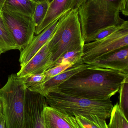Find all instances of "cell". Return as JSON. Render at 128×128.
Here are the masks:
<instances>
[{"instance_id":"obj_1","label":"cell","mask_w":128,"mask_h":128,"mask_svg":"<svg viewBox=\"0 0 128 128\" xmlns=\"http://www.w3.org/2000/svg\"><path fill=\"white\" fill-rule=\"evenodd\" d=\"M128 74L106 68H87L72 76L57 89L75 97L107 100L119 91Z\"/></svg>"},{"instance_id":"obj_2","label":"cell","mask_w":128,"mask_h":128,"mask_svg":"<svg viewBox=\"0 0 128 128\" xmlns=\"http://www.w3.org/2000/svg\"><path fill=\"white\" fill-rule=\"evenodd\" d=\"M122 0H87L78 9L84 42L108 27L119 26L124 20L120 16Z\"/></svg>"},{"instance_id":"obj_3","label":"cell","mask_w":128,"mask_h":128,"mask_svg":"<svg viewBox=\"0 0 128 128\" xmlns=\"http://www.w3.org/2000/svg\"><path fill=\"white\" fill-rule=\"evenodd\" d=\"M84 44L78 10H70L59 18L54 34L47 42L52 62L51 68L64 54L82 47Z\"/></svg>"},{"instance_id":"obj_4","label":"cell","mask_w":128,"mask_h":128,"mask_svg":"<svg viewBox=\"0 0 128 128\" xmlns=\"http://www.w3.org/2000/svg\"><path fill=\"white\" fill-rule=\"evenodd\" d=\"M48 106L71 116L94 115L106 120L113 105L110 99L92 100L67 94L55 89L46 96Z\"/></svg>"},{"instance_id":"obj_5","label":"cell","mask_w":128,"mask_h":128,"mask_svg":"<svg viewBox=\"0 0 128 128\" xmlns=\"http://www.w3.org/2000/svg\"><path fill=\"white\" fill-rule=\"evenodd\" d=\"M26 87L21 77L16 74L8 76L6 84L0 88L6 128H25Z\"/></svg>"},{"instance_id":"obj_6","label":"cell","mask_w":128,"mask_h":128,"mask_svg":"<svg viewBox=\"0 0 128 128\" xmlns=\"http://www.w3.org/2000/svg\"><path fill=\"white\" fill-rule=\"evenodd\" d=\"M128 46V22L109 36L97 41L84 44L82 61L84 64L92 62L103 56Z\"/></svg>"},{"instance_id":"obj_7","label":"cell","mask_w":128,"mask_h":128,"mask_svg":"<svg viewBox=\"0 0 128 128\" xmlns=\"http://www.w3.org/2000/svg\"><path fill=\"white\" fill-rule=\"evenodd\" d=\"M2 18L13 38L20 52L31 42L34 36L35 26L32 17L2 9Z\"/></svg>"},{"instance_id":"obj_8","label":"cell","mask_w":128,"mask_h":128,"mask_svg":"<svg viewBox=\"0 0 128 128\" xmlns=\"http://www.w3.org/2000/svg\"><path fill=\"white\" fill-rule=\"evenodd\" d=\"M86 64L90 68L109 69L128 74V46Z\"/></svg>"},{"instance_id":"obj_9","label":"cell","mask_w":128,"mask_h":128,"mask_svg":"<svg viewBox=\"0 0 128 128\" xmlns=\"http://www.w3.org/2000/svg\"><path fill=\"white\" fill-rule=\"evenodd\" d=\"M47 42L27 64L21 68L17 74L18 76L22 77L29 74H40L51 68L52 62Z\"/></svg>"},{"instance_id":"obj_10","label":"cell","mask_w":128,"mask_h":128,"mask_svg":"<svg viewBox=\"0 0 128 128\" xmlns=\"http://www.w3.org/2000/svg\"><path fill=\"white\" fill-rule=\"evenodd\" d=\"M59 19L55 20L40 34L34 36L31 42L20 52L19 62L21 68L27 64L51 38L55 30Z\"/></svg>"},{"instance_id":"obj_11","label":"cell","mask_w":128,"mask_h":128,"mask_svg":"<svg viewBox=\"0 0 128 128\" xmlns=\"http://www.w3.org/2000/svg\"><path fill=\"white\" fill-rule=\"evenodd\" d=\"M88 65L86 64H76L66 69L61 74L53 77L35 87L28 88L46 96L49 92L57 88L61 84L79 72L87 68Z\"/></svg>"},{"instance_id":"obj_12","label":"cell","mask_w":128,"mask_h":128,"mask_svg":"<svg viewBox=\"0 0 128 128\" xmlns=\"http://www.w3.org/2000/svg\"><path fill=\"white\" fill-rule=\"evenodd\" d=\"M46 128H80L74 116L49 106L44 111Z\"/></svg>"},{"instance_id":"obj_13","label":"cell","mask_w":128,"mask_h":128,"mask_svg":"<svg viewBox=\"0 0 128 128\" xmlns=\"http://www.w3.org/2000/svg\"><path fill=\"white\" fill-rule=\"evenodd\" d=\"M71 1L72 0H53L51 2L44 20L35 28V34L37 35L39 34L49 25L69 10Z\"/></svg>"},{"instance_id":"obj_14","label":"cell","mask_w":128,"mask_h":128,"mask_svg":"<svg viewBox=\"0 0 128 128\" xmlns=\"http://www.w3.org/2000/svg\"><path fill=\"white\" fill-rule=\"evenodd\" d=\"M36 3L32 0H6L2 9L33 17Z\"/></svg>"},{"instance_id":"obj_15","label":"cell","mask_w":128,"mask_h":128,"mask_svg":"<svg viewBox=\"0 0 128 128\" xmlns=\"http://www.w3.org/2000/svg\"><path fill=\"white\" fill-rule=\"evenodd\" d=\"M13 50H19V48L1 18L0 19V50L4 53Z\"/></svg>"},{"instance_id":"obj_16","label":"cell","mask_w":128,"mask_h":128,"mask_svg":"<svg viewBox=\"0 0 128 128\" xmlns=\"http://www.w3.org/2000/svg\"><path fill=\"white\" fill-rule=\"evenodd\" d=\"M74 117L80 128H108L106 120L96 116Z\"/></svg>"},{"instance_id":"obj_17","label":"cell","mask_w":128,"mask_h":128,"mask_svg":"<svg viewBox=\"0 0 128 128\" xmlns=\"http://www.w3.org/2000/svg\"><path fill=\"white\" fill-rule=\"evenodd\" d=\"M110 118L108 128H128V119L121 111L118 103L113 106Z\"/></svg>"},{"instance_id":"obj_18","label":"cell","mask_w":128,"mask_h":128,"mask_svg":"<svg viewBox=\"0 0 128 128\" xmlns=\"http://www.w3.org/2000/svg\"><path fill=\"white\" fill-rule=\"evenodd\" d=\"M83 48V46L79 47L75 50L65 53L58 60L55 66L65 63H70L73 65L83 64L82 61Z\"/></svg>"},{"instance_id":"obj_19","label":"cell","mask_w":128,"mask_h":128,"mask_svg":"<svg viewBox=\"0 0 128 128\" xmlns=\"http://www.w3.org/2000/svg\"><path fill=\"white\" fill-rule=\"evenodd\" d=\"M50 4L49 0H44L36 3V7L33 15V21L35 26L37 28L44 20Z\"/></svg>"},{"instance_id":"obj_20","label":"cell","mask_w":128,"mask_h":128,"mask_svg":"<svg viewBox=\"0 0 128 128\" xmlns=\"http://www.w3.org/2000/svg\"><path fill=\"white\" fill-rule=\"evenodd\" d=\"M119 108L126 118L128 116V76L124 79L119 90Z\"/></svg>"},{"instance_id":"obj_21","label":"cell","mask_w":128,"mask_h":128,"mask_svg":"<svg viewBox=\"0 0 128 128\" xmlns=\"http://www.w3.org/2000/svg\"><path fill=\"white\" fill-rule=\"evenodd\" d=\"M27 88L35 87L43 82L45 78V73L40 74H29L21 77Z\"/></svg>"},{"instance_id":"obj_22","label":"cell","mask_w":128,"mask_h":128,"mask_svg":"<svg viewBox=\"0 0 128 128\" xmlns=\"http://www.w3.org/2000/svg\"><path fill=\"white\" fill-rule=\"evenodd\" d=\"M124 23L121 25L119 26H110L100 31L94 35L86 40L85 41V44L100 40L109 36L110 34L121 28L123 26Z\"/></svg>"},{"instance_id":"obj_23","label":"cell","mask_w":128,"mask_h":128,"mask_svg":"<svg viewBox=\"0 0 128 128\" xmlns=\"http://www.w3.org/2000/svg\"><path fill=\"white\" fill-rule=\"evenodd\" d=\"M73 66L74 65L70 63H62L50 68L45 72V78L44 82L61 74Z\"/></svg>"},{"instance_id":"obj_24","label":"cell","mask_w":128,"mask_h":128,"mask_svg":"<svg viewBox=\"0 0 128 128\" xmlns=\"http://www.w3.org/2000/svg\"><path fill=\"white\" fill-rule=\"evenodd\" d=\"M87 0H72L68 10H70L72 9L78 10L79 8Z\"/></svg>"},{"instance_id":"obj_25","label":"cell","mask_w":128,"mask_h":128,"mask_svg":"<svg viewBox=\"0 0 128 128\" xmlns=\"http://www.w3.org/2000/svg\"><path fill=\"white\" fill-rule=\"evenodd\" d=\"M128 0H122L121 4V11L122 14L125 16H128Z\"/></svg>"},{"instance_id":"obj_26","label":"cell","mask_w":128,"mask_h":128,"mask_svg":"<svg viewBox=\"0 0 128 128\" xmlns=\"http://www.w3.org/2000/svg\"><path fill=\"white\" fill-rule=\"evenodd\" d=\"M0 128H6L5 121L3 114V109L0 112Z\"/></svg>"},{"instance_id":"obj_27","label":"cell","mask_w":128,"mask_h":128,"mask_svg":"<svg viewBox=\"0 0 128 128\" xmlns=\"http://www.w3.org/2000/svg\"><path fill=\"white\" fill-rule=\"evenodd\" d=\"M6 0H0V10H1Z\"/></svg>"},{"instance_id":"obj_28","label":"cell","mask_w":128,"mask_h":128,"mask_svg":"<svg viewBox=\"0 0 128 128\" xmlns=\"http://www.w3.org/2000/svg\"><path fill=\"white\" fill-rule=\"evenodd\" d=\"M32 0L33 1L35 2H40L44 0Z\"/></svg>"},{"instance_id":"obj_29","label":"cell","mask_w":128,"mask_h":128,"mask_svg":"<svg viewBox=\"0 0 128 128\" xmlns=\"http://www.w3.org/2000/svg\"><path fill=\"white\" fill-rule=\"evenodd\" d=\"M2 105L1 103V101H0V112H1V111H2Z\"/></svg>"},{"instance_id":"obj_30","label":"cell","mask_w":128,"mask_h":128,"mask_svg":"<svg viewBox=\"0 0 128 128\" xmlns=\"http://www.w3.org/2000/svg\"><path fill=\"white\" fill-rule=\"evenodd\" d=\"M2 53V52H1V50H0V56L1 54Z\"/></svg>"},{"instance_id":"obj_31","label":"cell","mask_w":128,"mask_h":128,"mask_svg":"<svg viewBox=\"0 0 128 128\" xmlns=\"http://www.w3.org/2000/svg\"><path fill=\"white\" fill-rule=\"evenodd\" d=\"M2 17H1V14H0V19H1V18Z\"/></svg>"},{"instance_id":"obj_32","label":"cell","mask_w":128,"mask_h":128,"mask_svg":"<svg viewBox=\"0 0 128 128\" xmlns=\"http://www.w3.org/2000/svg\"><path fill=\"white\" fill-rule=\"evenodd\" d=\"M49 0V1L50 2H52V1L53 0Z\"/></svg>"},{"instance_id":"obj_33","label":"cell","mask_w":128,"mask_h":128,"mask_svg":"<svg viewBox=\"0 0 128 128\" xmlns=\"http://www.w3.org/2000/svg\"><path fill=\"white\" fill-rule=\"evenodd\" d=\"M1 14V10H0V14Z\"/></svg>"}]
</instances>
